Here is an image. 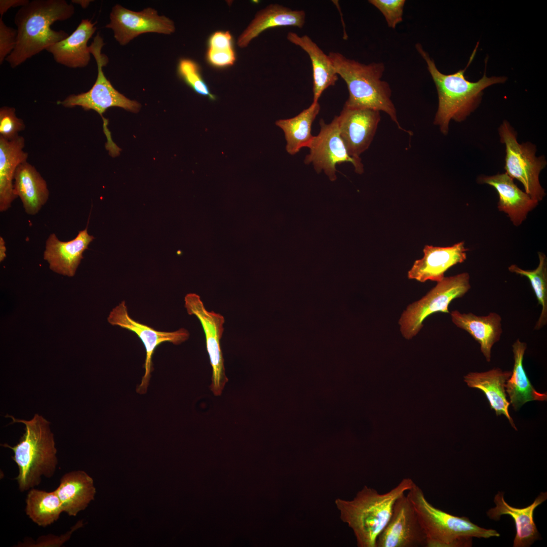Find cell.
<instances>
[{"label":"cell","instance_id":"6da1fadb","mask_svg":"<svg viewBox=\"0 0 547 547\" xmlns=\"http://www.w3.org/2000/svg\"><path fill=\"white\" fill-rule=\"evenodd\" d=\"M72 4L65 0H33L20 8L14 17L17 27L16 47L6 60L14 68L27 59L65 38L69 34L51 28L56 21L69 19L74 14Z\"/></svg>","mask_w":547,"mask_h":547},{"label":"cell","instance_id":"7a4b0ae2","mask_svg":"<svg viewBox=\"0 0 547 547\" xmlns=\"http://www.w3.org/2000/svg\"><path fill=\"white\" fill-rule=\"evenodd\" d=\"M477 46L464 69L452 74H445L438 70L434 60L422 46L418 43L415 45V48L425 61L436 87L438 107L434 124L439 126L441 133L444 135L448 133L451 120L457 122L463 121L477 107L485 89L493 84L503 83L506 80L503 76L488 77L485 73L476 82H470L466 79L464 72L474 59Z\"/></svg>","mask_w":547,"mask_h":547},{"label":"cell","instance_id":"3957f363","mask_svg":"<svg viewBox=\"0 0 547 547\" xmlns=\"http://www.w3.org/2000/svg\"><path fill=\"white\" fill-rule=\"evenodd\" d=\"M414 483L411 478H404L384 493L364 486L351 500H335L340 518L353 531L358 546L376 547L378 536L390 519L396 500Z\"/></svg>","mask_w":547,"mask_h":547},{"label":"cell","instance_id":"277c9868","mask_svg":"<svg viewBox=\"0 0 547 547\" xmlns=\"http://www.w3.org/2000/svg\"><path fill=\"white\" fill-rule=\"evenodd\" d=\"M328 56L338 75L345 82L348 97L344 106L367 108L386 113L398 128L411 135L399 122L395 106L392 100L389 83L382 80L385 71L382 62L368 64L348 58L339 52H331Z\"/></svg>","mask_w":547,"mask_h":547},{"label":"cell","instance_id":"5b68a950","mask_svg":"<svg viewBox=\"0 0 547 547\" xmlns=\"http://www.w3.org/2000/svg\"><path fill=\"white\" fill-rule=\"evenodd\" d=\"M7 416L25 425V432L16 445H2L13 451L12 458L18 468L15 479L19 490L24 492L38 485L43 476L51 478L55 474L58 460L54 436L49 422L40 415L35 414L29 420Z\"/></svg>","mask_w":547,"mask_h":547},{"label":"cell","instance_id":"8992f818","mask_svg":"<svg viewBox=\"0 0 547 547\" xmlns=\"http://www.w3.org/2000/svg\"><path fill=\"white\" fill-rule=\"evenodd\" d=\"M407 492L423 530L426 547H470L473 537L500 536L496 530L482 528L466 517L456 516L435 507L415 483Z\"/></svg>","mask_w":547,"mask_h":547},{"label":"cell","instance_id":"52a82bcc","mask_svg":"<svg viewBox=\"0 0 547 547\" xmlns=\"http://www.w3.org/2000/svg\"><path fill=\"white\" fill-rule=\"evenodd\" d=\"M104 43L103 38L97 33L94 38L90 47L91 53L94 56L97 66V76L96 81L90 90L79 94H71L63 100L57 102L65 108L81 107L85 110H93L102 117L103 121L104 131L107 142H111L110 133L107 125L108 121L103 116L106 110L112 107L122 108L132 112H137L141 108V104L135 100H132L118 91L105 76L103 67L108 62L107 57L101 53V49Z\"/></svg>","mask_w":547,"mask_h":547},{"label":"cell","instance_id":"ba28073f","mask_svg":"<svg viewBox=\"0 0 547 547\" xmlns=\"http://www.w3.org/2000/svg\"><path fill=\"white\" fill-rule=\"evenodd\" d=\"M470 280L466 272L444 277L421 299L409 304L399 321L403 336L407 339L415 336L424 319L433 314L449 313L451 302L463 296L471 289Z\"/></svg>","mask_w":547,"mask_h":547},{"label":"cell","instance_id":"9c48e42d","mask_svg":"<svg viewBox=\"0 0 547 547\" xmlns=\"http://www.w3.org/2000/svg\"><path fill=\"white\" fill-rule=\"evenodd\" d=\"M499 134L505 146V173L521 182L532 199L540 201L545 194L539 180V174L546 164L545 158L535 156L536 148L532 144L519 143L516 132L507 121L500 125Z\"/></svg>","mask_w":547,"mask_h":547},{"label":"cell","instance_id":"30bf717a","mask_svg":"<svg viewBox=\"0 0 547 547\" xmlns=\"http://www.w3.org/2000/svg\"><path fill=\"white\" fill-rule=\"evenodd\" d=\"M184 307L187 314L196 316L204 331L207 350L212 368V383L210 389L215 396L221 395L228 379L225 374L224 359L220 346L225 322L220 314L209 311L205 307L200 296L196 293H188L184 297Z\"/></svg>","mask_w":547,"mask_h":547},{"label":"cell","instance_id":"8fae6325","mask_svg":"<svg viewBox=\"0 0 547 547\" xmlns=\"http://www.w3.org/2000/svg\"><path fill=\"white\" fill-rule=\"evenodd\" d=\"M319 133L314 136L307 146L310 151L305 158V164L312 163L318 172L323 170L331 180L336 178V165L342 163H350L357 173H362L363 163L349 155L340 136L336 116L329 124L321 119Z\"/></svg>","mask_w":547,"mask_h":547},{"label":"cell","instance_id":"7c38bea8","mask_svg":"<svg viewBox=\"0 0 547 547\" xmlns=\"http://www.w3.org/2000/svg\"><path fill=\"white\" fill-rule=\"evenodd\" d=\"M107 321L113 326H119L134 332L145 347L146 358L144 364V374L137 388V392L140 394H144L147 390L153 369L152 358L157 347L165 342L179 344L185 341L189 337V332L184 328L172 332L161 331L134 320L130 316L124 300L112 309L108 316Z\"/></svg>","mask_w":547,"mask_h":547},{"label":"cell","instance_id":"4fadbf2b","mask_svg":"<svg viewBox=\"0 0 547 547\" xmlns=\"http://www.w3.org/2000/svg\"><path fill=\"white\" fill-rule=\"evenodd\" d=\"M109 18L105 27L113 30L114 38L122 46L143 33L171 34L175 30L171 19L159 15L156 10L150 7L135 12L116 4L112 8Z\"/></svg>","mask_w":547,"mask_h":547},{"label":"cell","instance_id":"5bb4252c","mask_svg":"<svg viewBox=\"0 0 547 547\" xmlns=\"http://www.w3.org/2000/svg\"><path fill=\"white\" fill-rule=\"evenodd\" d=\"M419 546L426 547L425 536L412 503L404 494L396 500L376 547Z\"/></svg>","mask_w":547,"mask_h":547},{"label":"cell","instance_id":"9a60e30c","mask_svg":"<svg viewBox=\"0 0 547 547\" xmlns=\"http://www.w3.org/2000/svg\"><path fill=\"white\" fill-rule=\"evenodd\" d=\"M340 136L349 155L362 162L360 155L369 147L380 121V111L344 106L336 116Z\"/></svg>","mask_w":547,"mask_h":547},{"label":"cell","instance_id":"2e32d148","mask_svg":"<svg viewBox=\"0 0 547 547\" xmlns=\"http://www.w3.org/2000/svg\"><path fill=\"white\" fill-rule=\"evenodd\" d=\"M467 250L464 242L447 247L426 245L423 258L414 262L408 272V278L420 282H439L445 277L448 269L465 261Z\"/></svg>","mask_w":547,"mask_h":547},{"label":"cell","instance_id":"e0dca14e","mask_svg":"<svg viewBox=\"0 0 547 547\" xmlns=\"http://www.w3.org/2000/svg\"><path fill=\"white\" fill-rule=\"evenodd\" d=\"M89 220L86 227L70 241H61L55 233L50 235L46 241L44 259L53 271L69 277L75 275L84 258L83 253L95 239L88 232Z\"/></svg>","mask_w":547,"mask_h":547},{"label":"cell","instance_id":"ac0fdd59","mask_svg":"<svg viewBox=\"0 0 547 547\" xmlns=\"http://www.w3.org/2000/svg\"><path fill=\"white\" fill-rule=\"evenodd\" d=\"M478 181L496 189L499 196V210L507 214L516 226L520 225L528 213L538 205V202L521 190L506 173L480 176Z\"/></svg>","mask_w":547,"mask_h":547},{"label":"cell","instance_id":"d6986e66","mask_svg":"<svg viewBox=\"0 0 547 547\" xmlns=\"http://www.w3.org/2000/svg\"><path fill=\"white\" fill-rule=\"evenodd\" d=\"M546 499L547 493L541 492L530 505L517 508L510 505L504 499L503 493L498 492L494 499L496 506L488 510L487 514L489 518L495 521L499 520L503 515L511 516L514 521L516 530L513 546H530L539 537L534 521V511Z\"/></svg>","mask_w":547,"mask_h":547},{"label":"cell","instance_id":"ffe728a7","mask_svg":"<svg viewBox=\"0 0 547 547\" xmlns=\"http://www.w3.org/2000/svg\"><path fill=\"white\" fill-rule=\"evenodd\" d=\"M96 22L82 19L76 29L66 38L46 49L58 63L71 68L86 67L91 59L89 40L97 27Z\"/></svg>","mask_w":547,"mask_h":547},{"label":"cell","instance_id":"44dd1931","mask_svg":"<svg viewBox=\"0 0 547 547\" xmlns=\"http://www.w3.org/2000/svg\"><path fill=\"white\" fill-rule=\"evenodd\" d=\"M453 323L470 334L480 345V349L487 362L491 360V349L501 337L502 332L501 317L491 312L486 316H477L472 312H451Z\"/></svg>","mask_w":547,"mask_h":547},{"label":"cell","instance_id":"7402d4cb","mask_svg":"<svg viewBox=\"0 0 547 547\" xmlns=\"http://www.w3.org/2000/svg\"><path fill=\"white\" fill-rule=\"evenodd\" d=\"M305 12L292 10L278 4H271L259 11L239 36L237 44L246 47L250 42L266 29L281 26L302 28L305 22Z\"/></svg>","mask_w":547,"mask_h":547},{"label":"cell","instance_id":"603a6c76","mask_svg":"<svg viewBox=\"0 0 547 547\" xmlns=\"http://www.w3.org/2000/svg\"><path fill=\"white\" fill-rule=\"evenodd\" d=\"M25 140L17 136L11 140L0 136V211H7L17 197L14 193V176L18 166L27 161L23 150Z\"/></svg>","mask_w":547,"mask_h":547},{"label":"cell","instance_id":"cb8c5ba5","mask_svg":"<svg viewBox=\"0 0 547 547\" xmlns=\"http://www.w3.org/2000/svg\"><path fill=\"white\" fill-rule=\"evenodd\" d=\"M63 512L75 517L84 510L94 499L96 488L93 479L83 471H73L65 474L55 490Z\"/></svg>","mask_w":547,"mask_h":547},{"label":"cell","instance_id":"d4e9b609","mask_svg":"<svg viewBox=\"0 0 547 547\" xmlns=\"http://www.w3.org/2000/svg\"><path fill=\"white\" fill-rule=\"evenodd\" d=\"M14 193L19 197L27 214H36L47 203L49 191L45 180L27 161L20 164L14 176Z\"/></svg>","mask_w":547,"mask_h":547},{"label":"cell","instance_id":"484cf974","mask_svg":"<svg viewBox=\"0 0 547 547\" xmlns=\"http://www.w3.org/2000/svg\"><path fill=\"white\" fill-rule=\"evenodd\" d=\"M511 374V371L495 368L484 372L469 373L464 376V381L468 386L482 391L496 415H504L512 427L517 430L509 412L510 403L506 399L505 389L506 382Z\"/></svg>","mask_w":547,"mask_h":547},{"label":"cell","instance_id":"4316f807","mask_svg":"<svg viewBox=\"0 0 547 547\" xmlns=\"http://www.w3.org/2000/svg\"><path fill=\"white\" fill-rule=\"evenodd\" d=\"M287 40L299 47L309 57L312 64L313 77V102H318L322 93L330 86H334L338 75L328 56L307 35L302 36L289 32Z\"/></svg>","mask_w":547,"mask_h":547},{"label":"cell","instance_id":"83f0119b","mask_svg":"<svg viewBox=\"0 0 547 547\" xmlns=\"http://www.w3.org/2000/svg\"><path fill=\"white\" fill-rule=\"evenodd\" d=\"M526 347V343L519 339L513 344L514 365L512 374L505 385L510 403L516 411L528 402L544 401L547 399L546 393H540L535 390L523 368V360Z\"/></svg>","mask_w":547,"mask_h":547},{"label":"cell","instance_id":"f1b7e54d","mask_svg":"<svg viewBox=\"0 0 547 547\" xmlns=\"http://www.w3.org/2000/svg\"><path fill=\"white\" fill-rule=\"evenodd\" d=\"M320 108L318 101L312 102L295 116L276 122V125L284 132L288 153L293 155L302 147H307L314 137L311 134V125Z\"/></svg>","mask_w":547,"mask_h":547},{"label":"cell","instance_id":"f546056e","mask_svg":"<svg viewBox=\"0 0 547 547\" xmlns=\"http://www.w3.org/2000/svg\"><path fill=\"white\" fill-rule=\"evenodd\" d=\"M25 512L38 526L47 527L56 522L64 512L55 490L47 492L32 488L27 495Z\"/></svg>","mask_w":547,"mask_h":547},{"label":"cell","instance_id":"4dcf8cb0","mask_svg":"<svg viewBox=\"0 0 547 547\" xmlns=\"http://www.w3.org/2000/svg\"><path fill=\"white\" fill-rule=\"evenodd\" d=\"M539 264L533 270L523 269L517 265L508 267L513 273L526 277L529 280L541 310L534 329L538 330L547 323V261L544 254L538 252Z\"/></svg>","mask_w":547,"mask_h":547},{"label":"cell","instance_id":"1f68e13d","mask_svg":"<svg viewBox=\"0 0 547 547\" xmlns=\"http://www.w3.org/2000/svg\"><path fill=\"white\" fill-rule=\"evenodd\" d=\"M178 73L184 82L197 93L215 100L216 97L212 94L200 73L198 64L189 59H182L178 63Z\"/></svg>","mask_w":547,"mask_h":547},{"label":"cell","instance_id":"d6a6232c","mask_svg":"<svg viewBox=\"0 0 547 547\" xmlns=\"http://www.w3.org/2000/svg\"><path fill=\"white\" fill-rule=\"evenodd\" d=\"M383 15L388 26L395 29L403 21L405 0H369Z\"/></svg>","mask_w":547,"mask_h":547},{"label":"cell","instance_id":"836d02e7","mask_svg":"<svg viewBox=\"0 0 547 547\" xmlns=\"http://www.w3.org/2000/svg\"><path fill=\"white\" fill-rule=\"evenodd\" d=\"M25 128L23 120L18 118L14 107L3 106L0 108V136L11 140Z\"/></svg>","mask_w":547,"mask_h":547},{"label":"cell","instance_id":"e575fe53","mask_svg":"<svg viewBox=\"0 0 547 547\" xmlns=\"http://www.w3.org/2000/svg\"><path fill=\"white\" fill-rule=\"evenodd\" d=\"M17 40V29L7 26L0 18V64L14 50Z\"/></svg>","mask_w":547,"mask_h":547},{"label":"cell","instance_id":"d590c367","mask_svg":"<svg viewBox=\"0 0 547 547\" xmlns=\"http://www.w3.org/2000/svg\"><path fill=\"white\" fill-rule=\"evenodd\" d=\"M207 59L213 66L223 67L233 64L236 55L233 49L223 50L208 49Z\"/></svg>","mask_w":547,"mask_h":547},{"label":"cell","instance_id":"8d00e7d4","mask_svg":"<svg viewBox=\"0 0 547 547\" xmlns=\"http://www.w3.org/2000/svg\"><path fill=\"white\" fill-rule=\"evenodd\" d=\"M209 49L229 50L232 48V38L228 31H218L212 34L209 39Z\"/></svg>","mask_w":547,"mask_h":547},{"label":"cell","instance_id":"74e56055","mask_svg":"<svg viewBox=\"0 0 547 547\" xmlns=\"http://www.w3.org/2000/svg\"><path fill=\"white\" fill-rule=\"evenodd\" d=\"M29 2V0H0V15L2 17L10 8L22 7Z\"/></svg>","mask_w":547,"mask_h":547},{"label":"cell","instance_id":"f35d334b","mask_svg":"<svg viewBox=\"0 0 547 547\" xmlns=\"http://www.w3.org/2000/svg\"><path fill=\"white\" fill-rule=\"evenodd\" d=\"M7 248L6 243L3 238L0 237V261L4 260L6 257Z\"/></svg>","mask_w":547,"mask_h":547},{"label":"cell","instance_id":"ab89813d","mask_svg":"<svg viewBox=\"0 0 547 547\" xmlns=\"http://www.w3.org/2000/svg\"><path fill=\"white\" fill-rule=\"evenodd\" d=\"M71 3L80 5L82 8L85 9L88 7L92 1L91 0H71Z\"/></svg>","mask_w":547,"mask_h":547}]
</instances>
